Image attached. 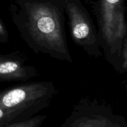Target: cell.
I'll return each instance as SVG.
<instances>
[{"label":"cell","instance_id":"7a4b0ae2","mask_svg":"<svg viewBox=\"0 0 127 127\" xmlns=\"http://www.w3.org/2000/svg\"><path fill=\"white\" fill-rule=\"evenodd\" d=\"M55 94V87L50 81L16 86L0 93V108L16 113L22 120H26L48 107Z\"/></svg>","mask_w":127,"mask_h":127},{"label":"cell","instance_id":"52a82bcc","mask_svg":"<svg viewBox=\"0 0 127 127\" xmlns=\"http://www.w3.org/2000/svg\"><path fill=\"white\" fill-rule=\"evenodd\" d=\"M9 40V33L4 25L0 21V43H6Z\"/></svg>","mask_w":127,"mask_h":127},{"label":"cell","instance_id":"277c9868","mask_svg":"<svg viewBox=\"0 0 127 127\" xmlns=\"http://www.w3.org/2000/svg\"><path fill=\"white\" fill-rule=\"evenodd\" d=\"M37 74V70L35 67L26 65L23 61L15 54L0 58V81H27Z\"/></svg>","mask_w":127,"mask_h":127},{"label":"cell","instance_id":"3957f363","mask_svg":"<svg viewBox=\"0 0 127 127\" xmlns=\"http://www.w3.org/2000/svg\"><path fill=\"white\" fill-rule=\"evenodd\" d=\"M72 40L88 55L102 57L97 31L93 17L79 0H62Z\"/></svg>","mask_w":127,"mask_h":127},{"label":"cell","instance_id":"6da1fadb","mask_svg":"<svg viewBox=\"0 0 127 127\" xmlns=\"http://www.w3.org/2000/svg\"><path fill=\"white\" fill-rule=\"evenodd\" d=\"M62 1L19 0L11 17L22 39L37 54L71 63Z\"/></svg>","mask_w":127,"mask_h":127},{"label":"cell","instance_id":"5b68a950","mask_svg":"<svg viewBox=\"0 0 127 127\" xmlns=\"http://www.w3.org/2000/svg\"><path fill=\"white\" fill-rule=\"evenodd\" d=\"M46 117V115H35L26 120L12 122L2 127H40Z\"/></svg>","mask_w":127,"mask_h":127},{"label":"cell","instance_id":"8992f818","mask_svg":"<svg viewBox=\"0 0 127 127\" xmlns=\"http://www.w3.org/2000/svg\"><path fill=\"white\" fill-rule=\"evenodd\" d=\"M22 120H23L21 117L16 113L0 108V127H2L12 122Z\"/></svg>","mask_w":127,"mask_h":127},{"label":"cell","instance_id":"ba28073f","mask_svg":"<svg viewBox=\"0 0 127 127\" xmlns=\"http://www.w3.org/2000/svg\"><path fill=\"white\" fill-rule=\"evenodd\" d=\"M0 58H1V57H0Z\"/></svg>","mask_w":127,"mask_h":127}]
</instances>
